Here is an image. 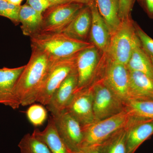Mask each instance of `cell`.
I'll list each match as a JSON object with an SVG mask.
<instances>
[{
    "instance_id": "obj_19",
    "label": "cell",
    "mask_w": 153,
    "mask_h": 153,
    "mask_svg": "<svg viewBox=\"0 0 153 153\" xmlns=\"http://www.w3.org/2000/svg\"><path fill=\"white\" fill-rule=\"evenodd\" d=\"M33 134L47 145L52 153H68L65 145L57 133L52 116L49 118L48 124L44 130L36 129Z\"/></svg>"
},
{
    "instance_id": "obj_14",
    "label": "cell",
    "mask_w": 153,
    "mask_h": 153,
    "mask_svg": "<svg viewBox=\"0 0 153 153\" xmlns=\"http://www.w3.org/2000/svg\"><path fill=\"white\" fill-rule=\"evenodd\" d=\"M26 65L15 68H0V103L18 109L21 105L14 88Z\"/></svg>"
},
{
    "instance_id": "obj_9",
    "label": "cell",
    "mask_w": 153,
    "mask_h": 153,
    "mask_svg": "<svg viewBox=\"0 0 153 153\" xmlns=\"http://www.w3.org/2000/svg\"><path fill=\"white\" fill-rule=\"evenodd\" d=\"M84 6L79 3L70 2L49 7L42 14L41 32H62Z\"/></svg>"
},
{
    "instance_id": "obj_10",
    "label": "cell",
    "mask_w": 153,
    "mask_h": 153,
    "mask_svg": "<svg viewBox=\"0 0 153 153\" xmlns=\"http://www.w3.org/2000/svg\"><path fill=\"white\" fill-rule=\"evenodd\" d=\"M55 128L68 152H75L82 148V127L75 118L66 110L52 115Z\"/></svg>"
},
{
    "instance_id": "obj_30",
    "label": "cell",
    "mask_w": 153,
    "mask_h": 153,
    "mask_svg": "<svg viewBox=\"0 0 153 153\" xmlns=\"http://www.w3.org/2000/svg\"><path fill=\"white\" fill-rule=\"evenodd\" d=\"M138 1L149 17L153 19V0H138Z\"/></svg>"
},
{
    "instance_id": "obj_24",
    "label": "cell",
    "mask_w": 153,
    "mask_h": 153,
    "mask_svg": "<svg viewBox=\"0 0 153 153\" xmlns=\"http://www.w3.org/2000/svg\"><path fill=\"white\" fill-rule=\"evenodd\" d=\"M126 105L133 115L153 119L152 100H129L126 102Z\"/></svg>"
},
{
    "instance_id": "obj_11",
    "label": "cell",
    "mask_w": 153,
    "mask_h": 153,
    "mask_svg": "<svg viewBox=\"0 0 153 153\" xmlns=\"http://www.w3.org/2000/svg\"><path fill=\"white\" fill-rule=\"evenodd\" d=\"M127 153H134L153 134V119L132 115L126 126Z\"/></svg>"
},
{
    "instance_id": "obj_26",
    "label": "cell",
    "mask_w": 153,
    "mask_h": 153,
    "mask_svg": "<svg viewBox=\"0 0 153 153\" xmlns=\"http://www.w3.org/2000/svg\"><path fill=\"white\" fill-rule=\"evenodd\" d=\"M21 6L11 4L7 0H0V16L8 18L16 25H19Z\"/></svg>"
},
{
    "instance_id": "obj_2",
    "label": "cell",
    "mask_w": 153,
    "mask_h": 153,
    "mask_svg": "<svg viewBox=\"0 0 153 153\" xmlns=\"http://www.w3.org/2000/svg\"><path fill=\"white\" fill-rule=\"evenodd\" d=\"M30 38L31 47L42 50L56 59L72 57L94 45L90 41L76 40L63 32H40Z\"/></svg>"
},
{
    "instance_id": "obj_5",
    "label": "cell",
    "mask_w": 153,
    "mask_h": 153,
    "mask_svg": "<svg viewBox=\"0 0 153 153\" xmlns=\"http://www.w3.org/2000/svg\"><path fill=\"white\" fill-rule=\"evenodd\" d=\"M131 116L126 109L111 117L82 127V148L99 145L115 132L125 127Z\"/></svg>"
},
{
    "instance_id": "obj_18",
    "label": "cell",
    "mask_w": 153,
    "mask_h": 153,
    "mask_svg": "<svg viewBox=\"0 0 153 153\" xmlns=\"http://www.w3.org/2000/svg\"><path fill=\"white\" fill-rule=\"evenodd\" d=\"M19 22L25 36L30 37L40 33L43 22V14L33 8L27 3L21 5Z\"/></svg>"
},
{
    "instance_id": "obj_7",
    "label": "cell",
    "mask_w": 153,
    "mask_h": 153,
    "mask_svg": "<svg viewBox=\"0 0 153 153\" xmlns=\"http://www.w3.org/2000/svg\"><path fill=\"white\" fill-rule=\"evenodd\" d=\"M102 55L93 45L83 49L76 55L78 84L75 92L90 87L98 78L101 68Z\"/></svg>"
},
{
    "instance_id": "obj_35",
    "label": "cell",
    "mask_w": 153,
    "mask_h": 153,
    "mask_svg": "<svg viewBox=\"0 0 153 153\" xmlns=\"http://www.w3.org/2000/svg\"><path fill=\"white\" fill-rule=\"evenodd\" d=\"M150 57L151 60H152V63L153 64V57H150Z\"/></svg>"
},
{
    "instance_id": "obj_1",
    "label": "cell",
    "mask_w": 153,
    "mask_h": 153,
    "mask_svg": "<svg viewBox=\"0 0 153 153\" xmlns=\"http://www.w3.org/2000/svg\"><path fill=\"white\" fill-rule=\"evenodd\" d=\"M31 57L19 76L14 93L21 105H31L36 102L40 88L44 82L54 58L46 52L32 47Z\"/></svg>"
},
{
    "instance_id": "obj_31",
    "label": "cell",
    "mask_w": 153,
    "mask_h": 153,
    "mask_svg": "<svg viewBox=\"0 0 153 153\" xmlns=\"http://www.w3.org/2000/svg\"><path fill=\"white\" fill-rule=\"evenodd\" d=\"M68 153H100L98 146H94L87 147L82 148L75 152H68Z\"/></svg>"
},
{
    "instance_id": "obj_3",
    "label": "cell",
    "mask_w": 153,
    "mask_h": 153,
    "mask_svg": "<svg viewBox=\"0 0 153 153\" xmlns=\"http://www.w3.org/2000/svg\"><path fill=\"white\" fill-rule=\"evenodd\" d=\"M134 22L131 18L123 20L111 35L109 47L105 54L108 59L126 66L139 41Z\"/></svg>"
},
{
    "instance_id": "obj_15",
    "label": "cell",
    "mask_w": 153,
    "mask_h": 153,
    "mask_svg": "<svg viewBox=\"0 0 153 153\" xmlns=\"http://www.w3.org/2000/svg\"><path fill=\"white\" fill-rule=\"evenodd\" d=\"M89 7L91 14L89 41L102 54H105L109 47L111 35L105 22L99 13L95 3Z\"/></svg>"
},
{
    "instance_id": "obj_27",
    "label": "cell",
    "mask_w": 153,
    "mask_h": 153,
    "mask_svg": "<svg viewBox=\"0 0 153 153\" xmlns=\"http://www.w3.org/2000/svg\"><path fill=\"white\" fill-rule=\"evenodd\" d=\"M134 25L137 36L143 48L149 56L153 57V39L137 23L134 22Z\"/></svg>"
},
{
    "instance_id": "obj_23",
    "label": "cell",
    "mask_w": 153,
    "mask_h": 153,
    "mask_svg": "<svg viewBox=\"0 0 153 153\" xmlns=\"http://www.w3.org/2000/svg\"><path fill=\"white\" fill-rule=\"evenodd\" d=\"M18 146L21 153H52L47 145L33 134L25 135Z\"/></svg>"
},
{
    "instance_id": "obj_34",
    "label": "cell",
    "mask_w": 153,
    "mask_h": 153,
    "mask_svg": "<svg viewBox=\"0 0 153 153\" xmlns=\"http://www.w3.org/2000/svg\"><path fill=\"white\" fill-rule=\"evenodd\" d=\"M9 2L14 5L18 6H21V4L24 0H7Z\"/></svg>"
},
{
    "instance_id": "obj_25",
    "label": "cell",
    "mask_w": 153,
    "mask_h": 153,
    "mask_svg": "<svg viewBox=\"0 0 153 153\" xmlns=\"http://www.w3.org/2000/svg\"><path fill=\"white\" fill-rule=\"evenodd\" d=\"M26 114L30 123L36 127L42 126L47 117V110L42 105H32L29 107Z\"/></svg>"
},
{
    "instance_id": "obj_28",
    "label": "cell",
    "mask_w": 153,
    "mask_h": 153,
    "mask_svg": "<svg viewBox=\"0 0 153 153\" xmlns=\"http://www.w3.org/2000/svg\"><path fill=\"white\" fill-rule=\"evenodd\" d=\"M135 0H118L119 13L122 21L130 18V14Z\"/></svg>"
},
{
    "instance_id": "obj_33",
    "label": "cell",
    "mask_w": 153,
    "mask_h": 153,
    "mask_svg": "<svg viewBox=\"0 0 153 153\" xmlns=\"http://www.w3.org/2000/svg\"><path fill=\"white\" fill-rule=\"evenodd\" d=\"M50 7L71 2V0H48Z\"/></svg>"
},
{
    "instance_id": "obj_29",
    "label": "cell",
    "mask_w": 153,
    "mask_h": 153,
    "mask_svg": "<svg viewBox=\"0 0 153 153\" xmlns=\"http://www.w3.org/2000/svg\"><path fill=\"white\" fill-rule=\"evenodd\" d=\"M26 3L42 14L50 7L48 0H27Z\"/></svg>"
},
{
    "instance_id": "obj_17",
    "label": "cell",
    "mask_w": 153,
    "mask_h": 153,
    "mask_svg": "<svg viewBox=\"0 0 153 153\" xmlns=\"http://www.w3.org/2000/svg\"><path fill=\"white\" fill-rule=\"evenodd\" d=\"M91 24L90 7L85 6L62 32L76 40L88 41Z\"/></svg>"
},
{
    "instance_id": "obj_21",
    "label": "cell",
    "mask_w": 153,
    "mask_h": 153,
    "mask_svg": "<svg viewBox=\"0 0 153 153\" xmlns=\"http://www.w3.org/2000/svg\"><path fill=\"white\" fill-rule=\"evenodd\" d=\"M126 66L129 71L142 72L153 79L152 62L143 48L140 40L134 48Z\"/></svg>"
},
{
    "instance_id": "obj_13",
    "label": "cell",
    "mask_w": 153,
    "mask_h": 153,
    "mask_svg": "<svg viewBox=\"0 0 153 153\" xmlns=\"http://www.w3.org/2000/svg\"><path fill=\"white\" fill-rule=\"evenodd\" d=\"M77 84L78 74L76 68L63 80L47 105V109L52 115L58 114L66 110L74 96Z\"/></svg>"
},
{
    "instance_id": "obj_22",
    "label": "cell",
    "mask_w": 153,
    "mask_h": 153,
    "mask_svg": "<svg viewBox=\"0 0 153 153\" xmlns=\"http://www.w3.org/2000/svg\"><path fill=\"white\" fill-rule=\"evenodd\" d=\"M97 146L100 153H127L126 126L115 132Z\"/></svg>"
},
{
    "instance_id": "obj_12",
    "label": "cell",
    "mask_w": 153,
    "mask_h": 153,
    "mask_svg": "<svg viewBox=\"0 0 153 153\" xmlns=\"http://www.w3.org/2000/svg\"><path fill=\"white\" fill-rule=\"evenodd\" d=\"M93 92L90 86L75 92L65 110L79 122L82 127L95 122Z\"/></svg>"
},
{
    "instance_id": "obj_4",
    "label": "cell",
    "mask_w": 153,
    "mask_h": 153,
    "mask_svg": "<svg viewBox=\"0 0 153 153\" xmlns=\"http://www.w3.org/2000/svg\"><path fill=\"white\" fill-rule=\"evenodd\" d=\"M93 92V111L95 121L119 114L126 109L123 100L99 77L91 85Z\"/></svg>"
},
{
    "instance_id": "obj_8",
    "label": "cell",
    "mask_w": 153,
    "mask_h": 153,
    "mask_svg": "<svg viewBox=\"0 0 153 153\" xmlns=\"http://www.w3.org/2000/svg\"><path fill=\"white\" fill-rule=\"evenodd\" d=\"M124 101L129 100V70L124 64L102 57V66L99 77ZM98 77V78H99Z\"/></svg>"
},
{
    "instance_id": "obj_20",
    "label": "cell",
    "mask_w": 153,
    "mask_h": 153,
    "mask_svg": "<svg viewBox=\"0 0 153 153\" xmlns=\"http://www.w3.org/2000/svg\"><path fill=\"white\" fill-rule=\"evenodd\" d=\"M99 13L104 20L111 35L117 30L121 23L119 13L118 0H95Z\"/></svg>"
},
{
    "instance_id": "obj_16",
    "label": "cell",
    "mask_w": 153,
    "mask_h": 153,
    "mask_svg": "<svg viewBox=\"0 0 153 153\" xmlns=\"http://www.w3.org/2000/svg\"><path fill=\"white\" fill-rule=\"evenodd\" d=\"M128 93V100H153V79L142 72L129 70Z\"/></svg>"
},
{
    "instance_id": "obj_32",
    "label": "cell",
    "mask_w": 153,
    "mask_h": 153,
    "mask_svg": "<svg viewBox=\"0 0 153 153\" xmlns=\"http://www.w3.org/2000/svg\"><path fill=\"white\" fill-rule=\"evenodd\" d=\"M71 2L79 3L84 6L90 7L95 2V0H71Z\"/></svg>"
},
{
    "instance_id": "obj_6",
    "label": "cell",
    "mask_w": 153,
    "mask_h": 153,
    "mask_svg": "<svg viewBox=\"0 0 153 153\" xmlns=\"http://www.w3.org/2000/svg\"><path fill=\"white\" fill-rule=\"evenodd\" d=\"M77 55L54 60L38 92L36 102L43 105L49 104L53 94L63 80L76 69Z\"/></svg>"
}]
</instances>
